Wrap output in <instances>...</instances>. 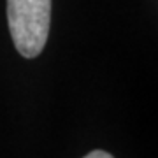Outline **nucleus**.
<instances>
[{"label": "nucleus", "instance_id": "2", "mask_svg": "<svg viewBox=\"0 0 158 158\" xmlns=\"http://www.w3.org/2000/svg\"><path fill=\"white\" fill-rule=\"evenodd\" d=\"M83 158H114L113 155H109L107 151H102V149H95V151H91V153H88L86 156H83Z\"/></svg>", "mask_w": 158, "mask_h": 158}, {"label": "nucleus", "instance_id": "1", "mask_svg": "<svg viewBox=\"0 0 158 158\" xmlns=\"http://www.w3.org/2000/svg\"><path fill=\"white\" fill-rule=\"evenodd\" d=\"M7 23L18 53L39 56L51 25V0H7Z\"/></svg>", "mask_w": 158, "mask_h": 158}]
</instances>
